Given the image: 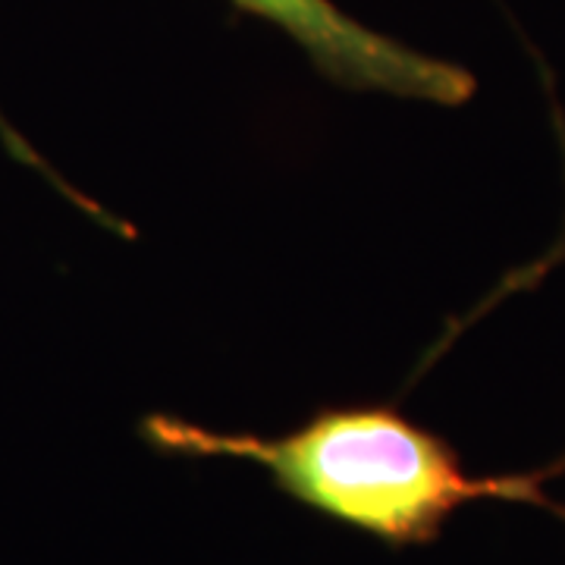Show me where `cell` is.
<instances>
[{"label":"cell","mask_w":565,"mask_h":565,"mask_svg":"<svg viewBox=\"0 0 565 565\" xmlns=\"http://www.w3.org/2000/svg\"><path fill=\"white\" fill-rule=\"evenodd\" d=\"M559 141H563V154H565V126H563V120H559Z\"/></svg>","instance_id":"3957f363"},{"label":"cell","mask_w":565,"mask_h":565,"mask_svg":"<svg viewBox=\"0 0 565 565\" xmlns=\"http://www.w3.org/2000/svg\"><path fill=\"white\" fill-rule=\"evenodd\" d=\"M145 444L185 459H239L267 471L282 497L393 550L434 544L471 503L553 509L544 475L478 478L440 434L390 405H333L286 434L214 430L173 415L141 422Z\"/></svg>","instance_id":"6da1fadb"},{"label":"cell","mask_w":565,"mask_h":565,"mask_svg":"<svg viewBox=\"0 0 565 565\" xmlns=\"http://www.w3.org/2000/svg\"><path fill=\"white\" fill-rule=\"evenodd\" d=\"M239 10L267 20L308 54L323 76L352 92H384L393 98L430 104L468 102L471 73L456 63L427 57L403 41L386 39L352 20L333 0H233Z\"/></svg>","instance_id":"7a4b0ae2"}]
</instances>
